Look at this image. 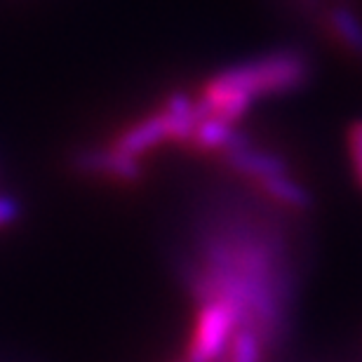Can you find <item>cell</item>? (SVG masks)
I'll return each mask as SVG.
<instances>
[{
	"label": "cell",
	"instance_id": "5",
	"mask_svg": "<svg viewBox=\"0 0 362 362\" xmlns=\"http://www.w3.org/2000/svg\"><path fill=\"white\" fill-rule=\"evenodd\" d=\"M163 141H170L168 127H165L163 115L156 111L153 115H148V118H144L139 122H134V125H129L127 129H122L118 134V139L113 141V148L139 160V156H144L151 148H156L158 144H163Z\"/></svg>",
	"mask_w": 362,
	"mask_h": 362
},
{
	"label": "cell",
	"instance_id": "10",
	"mask_svg": "<svg viewBox=\"0 0 362 362\" xmlns=\"http://www.w3.org/2000/svg\"><path fill=\"white\" fill-rule=\"evenodd\" d=\"M226 362H262L264 346L247 329H235L228 341V349L223 353Z\"/></svg>",
	"mask_w": 362,
	"mask_h": 362
},
{
	"label": "cell",
	"instance_id": "2",
	"mask_svg": "<svg viewBox=\"0 0 362 362\" xmlns=\"http://www.w3.org/2000/svg\"><path fill=\"white\" fill-rule=\"evenodd\" d=\"M310 74L308 62L299 52H275L264 57L259 62H247L240 66L221 71L207 85L216 90L243 92L247 97H259V94H278L296 90L306 83Z\"/></svg>",
	"mask_w": 362,
	"mask_h": 362
},
{
	"label": "cell",
	"instance_id": "1",
	"mask_svg": "<svg viewBox=\"0 0 362 362\" xmlns=\"http://www.w3.org/2000/svg\"><path fill=\"white\" fill-rule=\"evenodd\" d=\"M175 273L191 299L223 303L235 329L252 332L264 353H280L292 332L296 257L280 216L240 195L221 191L193 216L188 247Z\"/></svg>",
	"mask_w": 362,
	"mask_h": 362
},
{
	"label": "cell",
	"instance_id": "6",
	"mask_svg": "<svg viewBox=\"0 0 362 362\" xmlns=\"http://www.w3.org/2000/svg\"><path fill=\"white\" fill-rule=\"evenodd\" d=\"M158 113L163 115L165 127H168V139L177 144H188L195 122H198L195 99H191L184 92H175L165 99V104L158 108Z\"/></svg>",
	"mask_w": 362,
	"mask_h": 362
},
{
	"label": "cell",
	"instance_id": "3",
	"mask_svg": "<svg viewBox=\"0 0 362 362\" xmlns=\"http://www.w3.org/2000/svg\"><path fill=\"white\" fill-rule=\"evenodd\" d=\"M233 332V315H230V310L223 303H200L186 362H216L219 358H223Z\"/></svg>",
	"mask_w": 362,
	"mask_h": 362
},
{
	"label": "cell",
	"instance_id": "7",
	"mask_svg": "<svg viewBox=\"0 0 362 362\" xmlns=\"http://www.w3.org/2000/svg\"><path fill=\"white\" fill-rule=\"evenodd\" d=\"M257 186L266 198L273 200L275 205L285 207V209L306 212V209L313 207V195L308 193V188H303L301 184H296L294 179H289V175L257 181Z\"/></svg>",
	"mask_w": 362,
	"mask_h": 362
},
{
	"label": "cell",
	"instance_id": "8",
	"mask_svg": "<svg viewBox=\"0 0 362 362\" xmlns=\"http://www.w3.org/2000/svg\"><path fill=\"white\" fill-rule=\"evenodd\" d=\"M327 28L339 45L353 57H362V19L344 5L332 7L327 12Z\"/></svg>",
	"mask_w": 362,
	"mask_h": 362
},
{
	"label": "cell",
	"instance_id": "4",
	"mask_svg": "<svg viewBox=\"0 0 362 362\" xmlns=\"http://www.w3.org/2000/svg\"><path fill=\"white\" fill-rule=\"evenodd\" d=\"M74 168L83 175H104L122 184H132L141 177V165L136 158H129L113 146L88 148L74 156Z\"/></svg>",
	"mask_w": 362,
	"mask_h": 362
},
{
	"label": "cell",
	"instance_id": "13",
	"mask_svg": "<svg viewBox=\"0 0 362 362\" xmlns=\"http://www.w3.org/2000/svg\"><path fill=\"white\" fill-rule=\"evenodd\" d=\"M216 362H226V358H219V360H216Z\"/></svg>",
	"mask_w": 362,
	"mask_h": 362
},
{
	"label": "cell",
	"instance_id": "12",
	"mask_svg": "<svg viewBox=\"0 0 362 362\" xmlns=\"http://www.w3.org/2000/svg\"><path fill=\"white\" fill-rule=\"evenodd\" d=\"M19 216V205L17 200L7 198V195H0V226H7Z\"/></svg>",
	"mask_w": 362,
	"mask_h": 362
},
{
	"label": "cell",
	"instance_id": "9",
	"mask_svg": "<svg viewBox=\"0 0 362 362\" xmlns=\"http://www.w3.org/2000/svg\"><path fill=\"white\" fill-rule=\"evenodd\" d=\"M235 132V125H228L219 118H202L195 122L193 134L188 139V146L198 153H219V151L230 141Z\"/></svg>",
	"mask_w": 362,
	"mask_h": 362
},
{
	"label": "cell",
	"instance_id": "11",
	"mask_svg": "<svg viewBox=\"0 0 362 362\" xmlns=\"http://www.w3.org/2000/svg\"><path fill=\"white\" fill-rule=\"evenodd\" d=\"M351 153H353V163H356V172L362 181V120H358L356 125L351 127Z\"/></svg>",
	"mask_w": 362,
	"mask_h": 362
}]
</instances>
